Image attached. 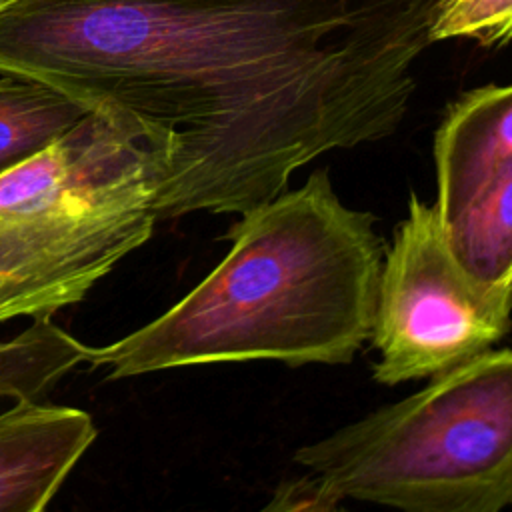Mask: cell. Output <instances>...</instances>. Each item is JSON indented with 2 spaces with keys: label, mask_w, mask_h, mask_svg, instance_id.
Instances as JSON below:
<instances>
[{
  "label": "cell",
  "mask_w": 512,
  "mask_h": 512,
  "mask_svg": "<svg viewBox=\"0 0 512 512\" xmlns=\"http://www.w3.org/2000/svg\"><path fill=\"white\" fill-rule=\"evenodd\" d=\"M336 502L314 476H306L296 482H286L278 486L272 502L266 504L268 510H334Z\"/></svg>",
  "instance_id": "10"
},
{
  "label": "cell",
  "mask_w": 512,
  "mask_h": 512,
  "mask_svg": "<svg viewBox=\"0 0 512 512\" xmlns=\"http://www.w3.org/2000/svg\"><path fill=\"white\" fill-rule=\"evenodd\" d=\"M512 290L470 278L444 240L436 208L416 194L382 260L372 326L374 378L394 386L442 374L486 352L512 324Z\"/></svg>",
  "instance_id": "4"
},
{
  "label": "cell",
  "mask_w": 512,
  "mask_h": 512,
  "mask_svg": "<svg viewBox=\"0 0 512 512\" xmlns=\"http://www.w3.org/2000/svg\"><path fill=\"white\" fill-rule=\"evenodd\" d=\"M90 110L38 80L2 74L0 78V176L32 158Z\"/></svg>",
  "instance_id": "7"
},
{
  "label": "cell",
  "mask_w": 512,
  "mask_h": 512,
  "mask_svg": "<svg viewBox=\"0 0 512 512\" xmlns=\"http://www.w3.org/2000/svg\"><path fill=\"white\" fill-rule=\"evenodd\" d=\"M402 0H14L0 74L128 122L158 220L242 214L314 158L382 140L406 82Z\"/></svg>",
  "instance_id": "1"
},
{
  "label": "cell",
  "mask_w": 512,
  "mask_h": 512,
  "mask_svg": "<svg viewBox=\"0 0 512 512\" xmlns=\"http://www.w3.org/2000/svg\"><path fill=\"white\" fill-rule=\"evenodd\" d=\"M90 346L52 316H38L20 334L0 340V398H38L64 374L88 360Z\"/></svg>",
  "instance_id": "8"
},
{
  "label": "cell",
  "mask_w": 512,
  "mask_h": 512,
  "mask_svg": "<svg viewBox=\"0 0 512 512\" xmlns=\"http://www.w3.org/2000/svg\"><path fill=\"white\" fill-rule=\"evenodd\" d=\"M10 2H14V0H0V10H2V8H6Z\"/></svg>",
  "instance_id": "11"
},
{
  "label": "cell",
  "mask_w": 512,
  "mask_h": 512,
  "mask_svg": "<svg viewBox=\"0 0 512 512\" xmlns=\"http://www.w3.org/2000/svg\"><path fill=\"white\" fill-rule=\"evenodd\" d=\"M436 214L460 268L512 290V84L454 100L434 136Z\"/></svg>",
  "instance_id": "5"
},
{
  "label": "cell",
  "mask_w": 512,
  "mask_h": 512,
  "mask_svg": "<svg viewBox=\"0 0 512 512\" xmlns=\"http://www.w3.org/2000/svg\"><path fill=\"white\" fill-rule=\"evenodd\" d=\"M96 436L80 408L14 400L0 414V512H42Z\"/></svg>",
  "instance_id": "6"
},
{
  "label": "cell",
  "mask_w": 512,
  "mask_h": 512,
  "mask_svg": "<svg viewBox=\"0 0 512 512\" xmlns=\"http://www.w3.org/2000/svg\"><path fill=\"white\" fill-rule=\"evenodd\" d=\"M336 500L408 512L512 504V350H486L420 392L296 450Z\"/></svg>",
  "instance_id": "3"
},
{
  "label": "cell",
  "mask_w": 512,
  "mask_h": 512,
  "mask_svg": "<svg viewBox=\"0 0 512 512\" xmlns=\"http://www.w3.org/2000/svg\"><path fill=\"white\" fill-rule=\"evenodd\" d=\"M432 42L470 38L480 46L512 40V0H444L432 24Z\"/></svg>",
  "instance_id": "9"
},
{
  "label": "cell",
  "mask_w": 512,
  "mask_h": 512,
  "mask_svg": "<svg viewBox=\"0 0 512 512\" xmlns=\"http://www.w3.org/2000/svg\"><path fill=\"white\" fill-rule=\"evenodd\" d=\"M374 214L336 196L326 170L240 214L222 262L156 320L90 348L108 378L282 360L346 364L370 338L384 244Z\"/></svg>",
  "instance_id": "2"
}]
</instances>
